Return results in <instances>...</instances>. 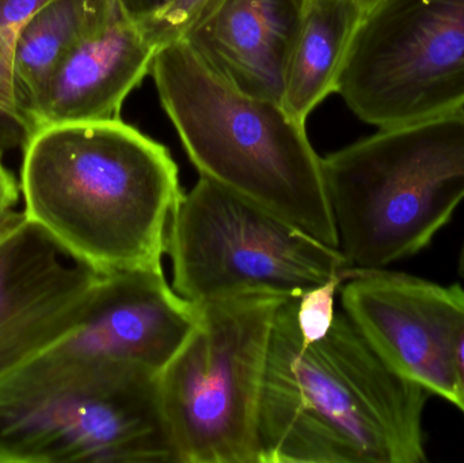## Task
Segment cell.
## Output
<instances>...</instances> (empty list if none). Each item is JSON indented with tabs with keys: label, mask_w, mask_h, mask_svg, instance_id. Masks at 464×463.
Returning <instances> with one entry per match:
<instances>
[{
	"label": "cell",
	"mask_w": 464,
	"mask_h": 463,
	"mask_svg": "<svg viewBox=\"0 0 464 463\" xmlns=\"http://www.w3.org/2000/svg\"><path fill=\"white\" fill-rule=\"evenodd\" d=\"M297 298L276 315L261 407V463H422L430 391L402 375L337 310L329 333L304 342Z\"/></svg>",
	"instance_id": "1"
},
{
	"label": "cell",
	"mask_w": 464,
	"mask_h": 463,
	"mask_svg": "<svg viewBox=\"0 0 464 463\" xmlns=\"http://www.w3.org/2000/svg\"><path fill=\"white\" fill-rule=\"evenodd\" d=\"M24 152V215L68 257L100 275L162 266L182 195L163 144L120 119L46 125Z\"/></svg>",
	"instance_id": "2"
},
{
	"label": "cell",
	"mask_w": 464,
	"mask_h": 463,
	"mask_svg": "<svg viewBox=\"0 0 464 463\" xmlns=\"http://www.w3.org/2000/svg\"><path fill=\"white\" fill-rule=\"evenodd\" d=\"M151 75L200 177L340 247L322 158L283 103L235 89L181 40L158 51Z\"/></svg>",
	"instance_id": "3"
},
{
	"label": "cell",
	"mask_w": 464,
	"mask_h": 463,
	"mask_svg": "<svg viewBox=\"0 0 464 463\" xmlns=\"http://www.w3.org/2000/svg\"><path fill=\"white\" fill-rule=\"evenodd\" d=\"M341 252L372 271L421 252L464 200V109L322 158Z\"/></svg>",
	"instance_id": "4"
},
{
	"label": "cell",
	"mask_w": 464,
	"mask_h": 463,
	"mask_svg": "<svg viewBox=\"0 0 464 463\" xmlns=\"http://www.w3.org/2000/svg\"><path fill=\"white\" fill-rule=\"evenodd\" d=\"M286 299L250 295L196 306V325L155 378L176 463H261L262 385Z\"/></svg>",
	"instance_id": "5"
},
{
	"label": "cell",
	"mask_w": 464,
	"mask_h": 463,
	"mask_svg": "<svg viewBox=\"0 0 464 463\" xmlns=\"http://www.w3.org/2000/svg\"><path fill=\"white\" fill-rule=\"evenodd\" d=\"M166 253L171 287L193 306L250 295L299 298L352 271L340 247L204 177L182 192Z\"/></svg>",
	"instance_id": "6"
},
{
	"label": "cell",
	"mask_w": 464,
	"mask_h": 463,
	"mask_svg": "<svg viewBox=\"0 0 464 463\" xmlns=\"http://www.w3.org/2000/svg\"><path fill=\"white\" fill-rule=\"evenodd\" d=\"M155 378L8 375L0 381V463H176Z\"/></svg>",
	"instance_id": "7"
},
{
	"label": "cell",
	"mask_w": 464,
	"mask_h": 463,
	"mask_svg": "<svg viewBox=\"0 0 464 463\" xmlns=\"http://www.w3.org/2000/svg\"><path fill=\"white\" fill-rule=\"evenodd\" d=\"M335 92L387 130L464 109V0H378L362 13Z\"/></svg>",
	"instance_id": "8"
},
{
	"label": "cell",
	"mask_w": 464,
	"mask_h": 463,
	"mask_svg": "<svg viewBox=\"0 0 464 463\" xmlns=\"http://www.w3.org/2000/svg\"><path fill=\"white\" fill-rule=\"evenodd\" d=\"M198 321L160 268L100 275L76 325L19 369L160 374Z\"/></svg>",
	"instance_id": "9"
},
{
	"label": "cell",
	"mask_w": 464,
	"mask_h": 463,
	"mask_svg": "<svg viewBox=\"0 0 464 463\" xmlns=\"http://www.w3.org/2000/svg\"><path fill=\"white\" fill-rule=\"evenodd\" d=\"M343 312L368 344L406 380L462 412L455 344L464 328V288L386 269H352Z\"/></svg>",
	"instance_id": "10"
},
{
	"label": "cell",
	"mask_w": 464,
	"mask_h": 463,
	"mask_svg": "<svg viewBox=\"0 0 464 463\" xmlns=\"http://www.w3.org/2000/svg\"><path fill=\"white\" fill-rule=\"evenodd\" d=\"M98 277L24 212L8 217L0 230V381L76 325Z\"/></svg>",
	"instance_id": "11"
},
{
	"label": "cell",
	"mask_w": 464,
	"mask_h": 463,
	"mask_svg": "<svg viewBox=\"0 0 464 463\" xmlns=\"http://www.w3.org/2000/svg\"><path fill=\"white\" fill-rule=\"evenodd\" d=\"M305 5L307 0H211L181 41L235 89L283 103Z\"/></svg>",
	"instance_id": "12"
},
{
	"label": "cell",
	"mask_w": 464,
	"mask_h": 463,
	"mask_svg": "<svg viewBox=\"0 0 464 463\" xmlns=\"http://www.w3.org/2000/svg\"><path fill=\"white\" fill-rule=\"evenodd\" d=\"M158 51L138 22L120 14L79 43L54 71L38 105L37 130L121 119L122 103L151 73Z\"/></svg>",
	"instance_id": "13"
},
{
	"label": "cell",
	"mask_w": 464,
	"mask_h": 463,
	"mask_svg": "<svg viewBox=\"0 0 464 463\" xmlns=\"http://www.w3.org/2000/svg\"><path fill=\"white\" fill-rule=\"evenodd\" d=\"M122 13L117 0H48L22 26L14 48L10 92L22 124L34 135L44 92L64 57Z\"/></svg>",
	"instance_id": "14"
},
{
	"label": "cell",
	"mask_w": 464,
	"mask_h": 463,
	"mask_svg": "<svg viewBox=\"0 0 464 463\" xmlns=\"http://www.w3.org/2000/svg\"><path fill=\"white\" fill-rule=\"evenodd\" d=\"M362 16L356 0H307L283 94L284 109L297 121L305 124L314 109L335 92Z\"/></svg>",
	"instance_id": "15"
},
{
	"label": "cell",
	"mask_w": 464,
	"mask_h": 463,
	"mask_svg": "<svg viewBox=\"0 0 464 463\" xmlns=\"http://www.w3.org/2000/svg\"><path fill=\"white\" fill-rule=\"evenodd\" d=\"M48 0H0V158L22 149L30 135L22 124L10 92V71L16 38L24 22Z\"/></svg>",
	"instance_id": "16"
},
{
	"label": "cell",
	"mask_w": 464,
	"mask_h": 463,
	"mask_svg": "<svg viewBox=\"0 0 464 463\" xmlns=\"http://www.w3.org/2000/svg\"><path fill=\"white\" fill-rule=\"evenodd\" d=\"M349 275H338L310 288L297 298V326L303 342H315L329 333L335 314V296Z\"/></svg>",
	"instance_id": "17"
},
{
	"label": "cell",
	"mask_w": 464,
	"mask_h": 463,
	"mask_svg": "<svg viewBox=\"0 0 464 463\" xmlns=\"http://www.w3.org/2000/svg\"><path fill=\"white\" fill-rule=\"evenodd\" d=\"M211 0H173L151 18L138 22L141 30L158 49L181 40L188 27L196 21Z\"/></svg>",
	"instance_id": "18"
},
{
	"label": "cell",
	"mask_w": 464,
	"mask_h": 463,
	"mask_svg": "<svg viewBox=\"0 0 464 463\" xmlns=\"http://www.w3.org/2000/svg\"><path fill=\"white\" fill-rule=\"evenodd\" d=\"M19 187L13 174L3 166L0 158V230L14 214V207L18 203Z\"/></svg>",
	"instance_id": "19"
},
{
	"label": "cell",
	"mask_w": 464,
	"mask_h": 463,
	"mask_svg": "<svg viewBox=\"0 0 464 463\" xmlns=\"http://www.w3.org/2000/svg\"><path fill=\"white\" fill-rule=\"evenodd\" d=\"M117 2L128 18L141 22L168 7L173 0H117Z\"/></svg>",
	"instance_id": "20"
},
{
	"label": "cell",
	"mask_w": 464,
	"mask_h": 463,
	"mask_svg": "<svg viewBox=\"0 0 464 463\" xmlns=\"http://www.w3.org/2000/svg\"><path fill=\"white\" fill-rule=\"evenodd\" d=\"M455 372H457L458 385L462 394L464 415V328L460 331L455 344Z\"/></svg>",
	"instance_id": "21"
},
{
	"label": "cell",
	"mask_w": 464,
	"mask_h": 463,
	"mask_svg": "<svg viewBox=\"0 0 464 463\" xmlns=\"http://www.w3.org/2000/svg\"><path fill=\"white\" fill-rule=\"evenodd\" d=\"M357 5L362 8V13L368 10V8L372 7L378 0H356Z\"/></svg>",
	"instance_id": "22"
},
{
	"label": "cell",
	"mask_w": 464,
	"mask_h": 463,
	"mask_svg": "<svg viewBox=\"0 0 464 463\" xmlns=\"http://www.w3.org/2000/svg\"><path fill=\"white\" fill-rule=\"evenodd\" d=\"M459 275L464 279V245L462 252H460V257H459Z\"/></svg>",
	"instance_id": "23"
}]
</instances>
